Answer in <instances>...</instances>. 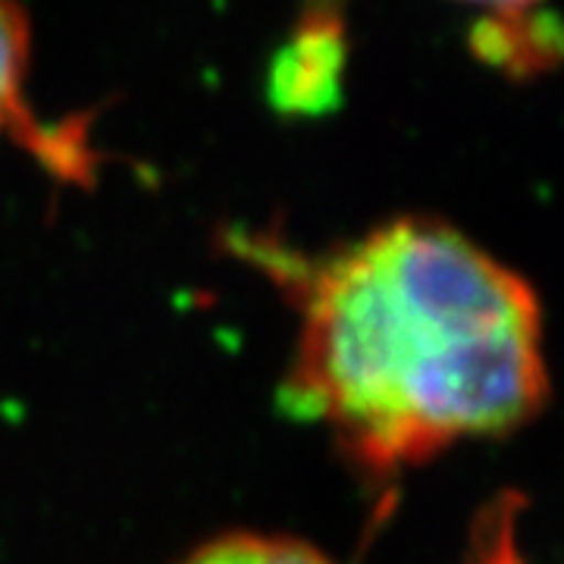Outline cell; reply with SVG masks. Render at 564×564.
Wrapping results in <instances>:
<instances>
[{
	"label": "cell",
	"instance_id": "6da1fadb",
	"mask_svg": "<svg viewBox=\"0 0 564 564\" xmlns=\"http://www.w3.org/2000/svg\"><path fill=\"white\" fill-rule=\"evenodd\" d=\"M545 399L533 285L448 223H383L304 282L282 402L367 474L521 430Z\"/></svg>",
	"mask_w": 564,
	"mask_h": 564
},
{
	"label": "cell",
	"instance_id": "8992f818",
	"mask_svg": "<svg viewBox=\"0 0 564 564\" xmlns=\"http://www.w3.org/2000/svg\"><path fill=\"white\" fill-rule=\"evenodd\" d=\"M511 511H499L486 521V536H480V549L470 564H521L511 543Z\"/></svg>",
	"mask_w": 564,
	"mask_h": 564
},
{
	"label": "cell",
	"instance_id": "5b68a950",
	"mask_svg": "<svg viewBox=\"0 0 564 564\" xmlns=\"http://www.w3.org/2000/svg\"><path fill=\"white\" fill-rule=\"evenodd\" d=\"M474 44L489 63L508 69H536L545 61V47L555 54V39H543V20L533 10L521 13H492L474 32Z\"/></svg>",
	"mask_w": 564,
	"mask_h": 564
},
{
	"label": "cell",
	"instance_id": "3957f363",
	"mask_svg": "<svg viewBox=\"0 0 564 564\" xmlns=\"http://www.w3.org/2000/svg\"><path fill=\"white\" fill-rule=\"evenodd\" d=\"M180 564H336L317 545L276 536V533H254V530H232L195 545Z\"/></svg>",
	"mask_w": 564,
	"mask_h": 564
},
{
	"label": "cell",
	"instance_id": "7a4b0ae2",
	"mask_svg": "<svg viewBox=\"0 0 564 564\" xmlns=\"http://www.w3.org/2000/svg\"><path fill=\"white\" fill-rule=\"evenodd\" d=\"M32 63V25L20 0H0V139L29 122L25 76Z\"/></svg>",
	"mask_w": 564,
	"mask_h": 564
},
{
	"label": "cell",
	"instance_id": "277c9868",
	"mask_svg": "<svg viewBox=\"0 0 564 564\" xmlns=\"http://www.w3.org/2000/svg\"><path fill=\"white\" fill-rule=\"evenodd\" d=\"M339 73V35L333 29L314 25L302 41H295L285 51V63L276 76V95L285 98L289 107H311L323 91H333V82Z\"/></svg>",
	"mask_w": 564,
	"mask_h": 564
},
{
	"label": "cell",
	"instance_id": "52a82bcc",
	"mask_svg": "<svg viewBox=\"0 0 564 564\" xmlns=\"http://www.w3.org/2000/svg\"><path fill=\"white\" fill-rule=\"evenodd\" d=\"M464 3L486 7L489 13H521V10H536L540 7V0H464Z\"/></svg>",
	"mask_w": 564,
	"mask_h": 564
}]
</instances>
